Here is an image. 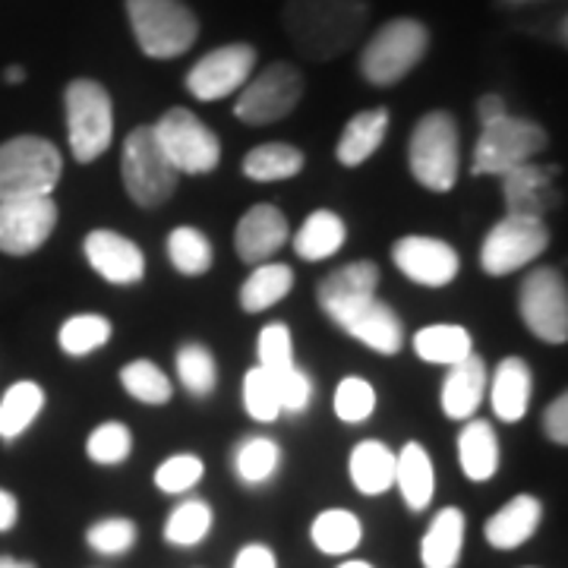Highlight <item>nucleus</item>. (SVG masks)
<instances>
[{
	"instance_id": "obj_48",
	"label": "nucleus",
	"mask_w": 568,
	"mask_h": 568,
	"mask_svg": "<svg viewBox=\"0 0 568 568\" xmlns=\"http://www.w3.org/2000/svg\"><path fill=\"white\" fill-rule=\"evenodd\" d=\"M544 429H547L549 443L568 446V395H559V398L544 410Z\"/></svg>"
},
{
	"instance_id": "obj_28",
	"label": "nucleus",
	"mask_w": 568,
	"mask_h": 568,
	"mask_svg": "<svg viewBox=\"0 0 568 568\" xmlns=\"http://www.w3.org/2000/svg\"><path fill=\"white\" fill-rule=\"evenodd\" d=\"M458 462L467 480L487 484L499 470V436L489 420H467L458 433Z\"/></svg>"
},
{
	"instance_id": "obj_33",
	"label": "nucleus",
	"mask_w": 568,
	"mask_h": 568,
	"mask_svg": "<svg viewBox=\"0 0 568 568\" xmlns=\"http://www.w3.org/2000/svg\"><path fill=\"white\" fill-rule=\"evenodd\" d=\"M44 407V388L39 383H13L0 398V439L13 443L39 420Z\"/></svg>"
},
{
	"instance_id": "obj_36",
	"label": "nucleus",
	"mask_w": 568,
	"mask_h": 568,
	"mask_svg": "<svg viewBox=\"0 0 568 568\" xmlns=\"http://www.w3.org/2000/svg\"><path fill=\"white\" fill-rule=\"evenodd\" d=\"M212 521H215V515H212V506L205 499H183L164 521V540L171 547H196L209 537Z\"/></svg>"
},
{
	"instance_id": "obj_49",
	"label": "nucleus",
	"mask_w": 568,
	"mask_h": 568,
	"mask_svg": "<svg viewBox=\"0 0 568 568\" xmlns=\"http://www.w3.org/2000/svg\"><path fill=\"white\" fill-rule=\"evenodd\" d=\"M234 568H278V559L265 544H246L234 556Z\"/></svg>"
},
{
	"instance_id": "obj_11",
	"label": "nucleus",
	"mask_w": 568,
	"mask_h": 568,
	"mask_svg": "<svg viewBox=\"0 0 568 568\" xmlns=\"http://www.w3.org/2000/svg\"><path fill=\"white\" fill-rule=\"evenodd\" d=\"M304 99V73L294 63L278 61L265 67L256 80H246L241 89L234 114L250 126H268L284 121Z\"/></svg>"
},
{
	"instance_id": "obj_24",
	"label": "nucleus",
	"mask_w": 568,
	"mask_h": 568,
	"mask_svg": "<svg viewBox=\"0 0 568 568\" xmlns=\"http://www.w3.org/2000/svg\"><path fill=\"white\" fill-rule=\"evenodd\" d=\"M388 133V108H366L361 114H354L345 123L338 145H335V159L345 168H361L366 159H373L379 152V145Z\"/></svg>"
},
{
	"instance_id": "obj_16",
	"label": "nucleus",
	"mask_w": 568,
	"mask_h": 568,
	"mask_svg": "<svg viewBox=\"0 0 568 568\" xmlns=\"http://www.w3.org/2000/svg\"><path fill=\"white\" fill-rule=\"evenodd\" d=\"M379 282H383L379 265L369 263V260H357V263L342 265V268L328 272L323 282H320V287H316L320 310L342 328L361 306H366L376 297Z\"/></svg>"
},
{
	"instance_id": "obj_54",
	"label": "nucleus",
	"mask_w": 568,
	"mask_h": 568,
	"mask_svg": "<svg viewBox=\"0 0 568 568\" xmlns=\"http://www.w3.org/2000/svg\"><path fill=\"white\" fill-rule=\"evenodd\" d=\"M338 568H373L369 562H364V559H347V562H342Z\"/></svg>"
},
{
	"instance_id": "obj_55",
	"label": "nucleus",
	"mask_w": 568,
	"mask_h": 568,
	"mask_svg": "<svg viewBox=\"0 0 568 568\" xmlns=\"http://www.w3.org/2000/svg\"><path fill=\"white\" fill-rule=\"evenodd\" d=\"M508 3H534V0H508Z\"/></svg>"
},
{
	"instance_id": "obj_39",
	"label": "nucleus",
	"mask_w": 568,
	"mask_h": 568,
	"mask_svg": "<svg viewBox=\"0 0 568 568\" xmlns=\"http://www.w3.org/2000/svg\"><path fill=\"white\" fill-rule=\"evenodd\" d=\"M174 364H178V379H181L183 388L190 395L205 398V395H212L215 386H219V364H215L212 351L200 345V342H186L178 351Z\"/></svg>"
},
{
	"instance_id": "obj_25",
	"label": "nucleus",
	"mask_w": 568,
	"mask_h": 568,
	"mask_svg": "<svg viewBox=\"0 0 568 568\" xmlns=\"http://www.w3.org/2000/svg\"><path fill=\"white\" fill-rule=\"evenodd\" d=\"M465 549V511L455 506L439 508L420 540L424 568H458Z\"/></svg>"
},
{
	"instance_id": "obj_29",
	"label": "nucleus",
	"mask_w": 568,
	"mask_h": 568,
	"mask_svg": "<svg viewBox=\"0 0 568 568\" xmlns=\"http://www.w3.org/2000/svg\"><path fill=\"white\" fill-rule=\"evenodd\" d=\"M345 219L332 209H316V212H310V219L294 234V253L306 263H323L328 256H335L345 246Z\"/></svg>"
},
{
	"instance_id": "obj_52",
	"label": "nucleus",
	"mask_w": 568,
	"mask_h": 568,
	"mask_svg": "<svg viewBox=\"0 0 568 568\" xmlns=\"http://www.w3.org/2000/svg\"><path fill=\"white\" fill-rule=\"evenodd\" d=\"M0 568H39L36 562H26V559H13V556H0Z\"/></svg>"
},
{
	"instance_id": "obj_45",
	"label": "nucleus",
	"mask_w": 568,
	"mask_h": 568,
	"mask_svg": "<svg viewBox=\"0 0 568 568\" xmlns=\"http://www.w3.org/2000/svg\"><path fill=\"white\" fill-rule=\"evenodd\" d=\"M205 477V465L200 455H190V452H183V455H171V458H164L159 470H155V487L168 493V496H181V493H190V489L196 487L200 480Z\"/></svg>"
},
{
	"instance_id": "obj_44",
	"label": "nucleus",
	"mask_w": 568,
	"mask_h": 568,
	"mask_svg": "<svg viewBox=\"0 0 568 568\" xmlns=\"http://www.w3.org/2000/svg\"><path fill=\"white\" fill-rule=\"evenodd\" d=\"M140 530L130 518H102L85 530V544L99 556H123L136 547Z\"/></svg>"
},
{
	"instance_id": "obj_13",
	"label": "nucleus",
	"mask_w": 568,
	"mask_h": 568,
	"mask_svg": "<svg viewBox=\"0 0 568 568\" xmlns=\"http://www.w3.org/2000/svg\"><path fill=\"white\" fill-rule=\"evenodd\" d=\"M256 67V48L234 41L209 51L203 61L193 63L186 73V92L200 102H222L227 95L241 92Z\"/></svg>"
},
{
	"instance_id": "obj_23",
	"label": "nucleus",
	"mask_w": 568,
	"mask_h": 568,
	"mask_svg": "<svg viewBox=\"0 0 568 568\" xmlns=\"http://www.w3.org/2000/svg\"><path fill=\"white\" fill-rule=\"evenodd\" d=\"M489 405L496 410L499 420L506 424H518L525 420L530 407V395H534V373L521 357H506L496 366L493 383H487Z\"/></svg>"
},
{
	"instance_id": "obj_15",
	"label": "nucleus",
	"mask_w": 568,
	"mask_h": 568,
	"mask_svg": "<svg viewBox=\"0 0 568 568\" xmlns=\"http://www.w3.org/2000/svg\"><path fill=\"white\" fill-rule=\"evenodd\" d=\"M392 263L398 272L420 287H446L462 272V256L443 237H426V234H407L398 237L392 246Z\"/></svg>"
},
{
	"instance_id": "obj_14",
	"label": "nucleus",
	"mask_w": 568,
	"mask_h": 568,
	"mask_svg": "<svg viewBox=\"0 0 568 568\" xmlns=\"http://www.w3.org/2000/svg\"><path fill=\"white\" fill-rule=\"evenodd\" d=\"M54 227H58V203L51 196L0 203V253L32 256L51 241Z\"/></svg>"
},
{
	"instance_id": "obj_56",
	"label": "nucleus",
	"mask_w": 568,
	"mask_h": 568,
	"mask_svg": "<svg viewBox=\"0 0 568 568\" xmlns=\"http://www.w3.org/2000/svg\"><path fill=\"white\" fill-rule=\"evenodd\" d=\"M530 568H534V566H530Z\"/></svg>"
},
{
	"instance_id": "obj_38",
	"label": "nucleus",
	"mask_w": 568,
	"mask_h": 568,
	"mask_svg": "<svg viewBox=\"0 0 568 568\" xmlns=\"http://www.w3.org/2000/svg\"><path fill=\"white\" fill-rule=\"evenodd\" d=\"M108 342H111V323L99 313H77L58 332V345L67 357H89Z\"/></svg>"
},
{
	"instance_id": "obj_17",
	"label": "nucleus",
	"mask_w": 568,
	"mask_h": 568,
	"mask_svg": "<svg viewBox=\"0 0 568 568\" xmlns=\"http://www.w3.org/2000/svg\"><path fill=\"white\" fill-rule=\"evenodd\" d=\"M556 174H559V168L537 164L534 159L503 171L499 181H503V200H506L508 215L544 219L549 209L562 203V193L556 186Z\"/></svg>"
},
{
	"instance_id": "obj_21",
	"label": "nucleus",
	"mask_w": 568,
	"mask_h": 568,
	"mask_svg": "<svg viewBox=\"0 0 568 568\" xmlns=\"http://www.w3.org/2000/svg\"><path fill=\"white\" fill-rule=\"evenodd\" d=\"M487 364L477 354L465 357L462 364L448 366L443 395H439L443 414L448 420H470L487 398Z\"/></svg>"
},
{
	"instance_id": "obj_22",
	"label": "nucleus",
	"mask_w": 568,
	"mask_h": 568,
	"mask_svg": "<svg viewBox=\"0 0 568 568\" xmlns=\"http://www.w3.org/2000/svg\"><path fill=\"white\" fill-rule=\"evenodd\" d=\"M342 332H347L354 342H361L369 351H376V354H398L402 347H405V328H402V320H398V313L386 304V301H379V297H373L369 304L361 306L345 325H342Z\"/></svg>"
},
{
	"instance_id": "obj_7",
	"label": "nucleus",
	"mask_w": 568,
	"mask_h": 568,
	"mask_svg": "<svg viewBox=\"0 0 568 568\" xmlns=\"http://www.w3.org/2000/svg\"><path fill=\"white\" fill-rule=\"evenodd\" d=\"M121 178L126 196L140 209H159L174 196L181 171L164 155L152 126H136L123 140Z\"/></svg>"
},
{
	"instance_id": "obj_53",
	"label": "nucleus",
	"mask_w": 568,
	"mask_h": 568,
	"mask_svg": "<svg viewBox=\"0 0 568 568\" xmlns=\"http://www.w3.org/2000/svg\"><path fill=\"white\" fill-rule=\"evenodd\" d=\"M3 80L13 82V85H17V82L26 80V70H22V67H17V63H13V67H7V73H3Z\"/></svg>"
},
{
	"instance_id": "obj_46",
	"label": "nucleus",
	"mask_w": 568,
	"mask_h": 568,
	"mask_svg": "<svg viewBox=\"0 0 568 568\" xmlns=\"http://www.w3.org/2000/svg\"><path fill=\"white\" fill-rule=\"evenodd\" d=\"M256 354H260V366L268 369V373L294 364V338H291V328L282 323L265 325L263 332H260V342H256Z\"/></svg>"
},
{
	"instance_id": "obj_43",
	"label": "nucleus",
	"mask_w": 568,
	"mask_h": 568,
	"mask_svg": "<svg viewBox=\"0 0 568 568\" xmlns=\"http://www.w3.org/2000/svg\"><path fill=\"white\" fill-rule=\"evenodd\" d=\"M376 410V388L364 376H347L335 388V414L342 424H366Z\"/></svg>"
},
{
	"instance_id": "obj_4",
	"label": "nucleus",
	"mask_w": 568,
	"mask_h": 568,
	"mask_svg": "<svg viewBox=\"0 0 568 568\" xmlns=\"http://www.w3.org/2000/svg\"><path fill=\"white\" fill-rule=\"evenodd\" d=\"M61 171V152L44 136H13L0 142V203L51 196Z\"/></svg>"
},
{
	"instance_id": "obj_9",
	"label": "nucleus",
	"mask_w": 568,
	"mask_h": 568,
	"mask_svg": "<svg viewBox=\"0 0 568 568\" xmlns=\"http://www.w3.org/2000/svg\"><path fill=\"white\" fill-rule=\"evenodd\" d=\"M152 133L181 174H212L222 164V140L190 108H168Z\"/></svg>"
},
{
	"instance_id": "obj_3",
	"label": "nucleus",
	"mask_w": 568,
	"mask_h": 568,
	"mask_svg": "<svg viewBox=\"0 0 568 568\" xmlns=\"http://www.w3.org/2000/svg\"><path fill=\"white\" fill-rule=\"evenodd\" d=\"M126 17L145 58L174 61L200 39V20L183 0H126Z\"/></svg>"
},
{
	"instance_id": "obj_42",
	"label": "nucleus",
	"mask_w": 568,
	"mask_h": 568,
	"mask_svg": "<svg viewBox=\"0 0 568 568\" xmlns=\"http://www.w3.org/2000/svg\"><path fill=\"white\" fill-rule=\"evenodd\" d=\"M244 407L246 414L260 424H272L278 420L282 410V398H278V386H275V376L263 369V366H253L246 369L244 376Z\"/></svg>"
},
{
	"instance_id": "obj_50",
	"label": "nucleus",
	"mask_w": 568,
	"mask_h": 568,
	"mask_svg": "<svg viewBox=\"0 0 568 568\" xmlns=\"http://www.w3.org/2000/svg\"><path fill=\"white\" fill-rule=\"evenodd\" d=\"M506 114H508L506 99H503V95H496V92H489V95H484V99L477 102V121H480V126L499 121V118H506Z\"/></svg>"
},
{
	"instance_id": "obj_47",
	"label": "nucleus",
	"mask_w": 568,
	"mask_h": 568,
	"mask_svg": "<svg viewBox=\"0 0 568 568\" xmlns=\"http://www.w3.org/2000/svg\"><path fill=\"white\" fill-rule=\"evenodd\" d=\"M272 376H275V386H278L282 410H287V414H304L310 402H313V379L297 364L275 369Z\"/></svg>"
},
{
	"instance_id": "obj_1",
	"label": "nucleus",
	"mask_w": 568,
	"mask_h": 568,
	"mask_svg": "<svg viewBox=\"0 0 568 568\" xmlns=\"http://www.w3.org/2000/svg\"><path fill=\"white\" fill-rule=\"evenodd\" d=\"M284 29L294 48L310 61H332L361 39L369 3L366 0H287Z\"/></svg>"
},
{
	"instance_id": "obj_26",
	"label": "nucleus",
	"mask_w": 568,
	"mask_h": 568,
	"mask_svg": "<svg viewBox=\"0 0 568 568\" xmlns=\"http://www.w3.org/2000/svg\"><path fill=\"white\" fill-rule=\"evenodd\" d=\"M395 487L402 489V499L410 511H424L436 496V467L420 443H407L395 455Z\"/></svg>"
},
{
	"instance_id": "obj_40",
	"label": "nucleus",
	"mask_w": 568,
	"mask_h": 568,
	"mask_svg": "<svg viewBox=\"0 0 568 568\" xmlns=\"http://www.w3.org/2000/svg\"><path fill=\"white\" fill-rule=\"evenodd\" d=\"M121 386L130 398H136L142 405H168L174 395L168 373L155 361H133L123 366Z\"/></svg>"
},
{
	"instance_id": "obj_27",
	"label": "nucleus",
	"mask_w": 568,
	"mask_h": 568,
	"mask_svg": "<svg viewBox=\"0 0 568 568\" xmlns=\"http://www.w3.org/2000/svg\"><path fill=\"white\" fill-rule=\"evenodd\" d=\"M347 477L364 496H383L395 487V452L379 439L357 443L347 458Z\"/></svg>"
},
{
	"instance_id": "obj_6",
	"label": "nucleus",
	"mask_w": 568,
	"mask_h": 568,
	"mask_svg": "<svg viewBox=\"0 0 568 568\" xmlns=\"http://www.w3.org/2000/svg\"><path fill=\"white\" fill-rule=\"evenodd\" d=\"M67 108V140L80 164L102 159L114 140V108L102 82L73 80L63 92Z\"/></svg>"
},
{
	"instance_id": "obj_12",
	"label": "nucleus",
	"mask_w": 568,
	"mask_h": 568,
	"mask_svg": "<svg viewBox=\"0 0 568 568\" xmlns=\"http://www.w3.org/2000/svg\"><path fill=\"white\" fill-rule=\"evenodd\" d=\"M521 323L528 325L540 342L547 345H566L568 342V287L562 272L537 265L521 282L518 294Z\"/></svg>"
},
{
	"instance_id": "obj_10",
	"label": "nucleus",
	"mask_w": 568,
	"mask_h": 568,
	"mask_svg": "<svg viewBox=\"0 0 568 568\" xmlns=\"http://www.w3.org/2000/svg\"><path fill=\"white\" fill-rule=\"evenodd\" d=\"M549 246V227L544 219L528 215H506L499 224L489 227L480 246V268L493 278H506L511 272H521L525 265L540 260Z\"/></svg>"
},
{
	"instance_id": "obj_34",
	"label": "nucleus",
	"mask_w": 568,
	"mask_h": 568,
	"mask_svg": "<svg viewBox=\"0 0 568 568\" xmlns=\"http://www.w3.org/2000/svg\"><path fill=\"white\" fill-rule=\"evenodd\" d=\"M304 152L297 145H287V142H265L256 145L253 152L244 155V174L250 181L260 183H275L287 181V178H297L304 171Z\"/></svg>"
},
{
	"instance_id": "obj_30",
	"label": "nucleus",
	"mask_w": 568,
	"mask_h": 568,
	"mask_svg": "<svg viewBox=\"0 0 568 568\" xmlns=\"http://www.w3.org/2000/svg\"><path fill=\"white\" fill-rule=\"evenodd\" d=\"M414 354L426 361V364H443L455 366L462 364L465 357L474 354V338L465 325H426L414 335Z\"/></svg>"
},
{
	"instance_id": "obj_37",
	"label": "nucleus",
	"mask_w": 568,
	"mask_h": 568,
	"mask_svg": "<svg viewBox=\"0 0 568 568\" xmlns=\"http://www.w3.org/2000/svg\"><path fill=\"white\" fill-rule=\"evenodd\" d=\"M168 260L186 278L205 275L212 268V241L200 227H190V224L174 227L168 234Z\"/></svg>"
},
{
	"instance_id": "obj_19",
	"label": "nucleus",
	"mask_w": 568,
	"mask_h": 568,
	"mask_svg": "<svg viewBox=\"0 0 568 568\" xmlns=\"http://www.w3.org/2000/svg\"><path fill=\"white\" fill-rule=\"evenodd\" d=\"M287 244V219L278 205L260 203L246 209L234 231V250L246 265L268 263Z\"/></svg>"
},
{
	"instance_id": "obj_18",
	"label": "nucleus",
	"mask_w": 568,
	"mask_h": 568,
	"mask_svg": "<svg viewBox=\"0 0 568 568\" xmlns=\"http://www.w3.org/2000/svg\"><path fill=\"white\" fill-rule=\"evenodd\" d=\"M82 253L92 265V272L108 284L126 287V284H140L145 278L142 250L118 231H108V227L89 231L82 241Z\"/></svg>"
},
{
	"instance_id": "obj_2",
	"label": "nucleus",
	"mask_w": 568,
	"mask_h": 568,
	"mask_svg": "<svg viewBox=\"0 0 568 568\" xmlns=\"http://www.w3.org/2000/svg\"><path fill=\"white\" fill-rule=\"evenodd\" d=\"M407 168L429 193L455 190L462 171V140L458 123L448 111H429L417 121L407 145Z\"/></svg>"
},
{
	"instance_id": "obj_8",
	"label": "nucleus",
	"mask_w": 568,
	"mask_h": 568,
	"mask_svg": "<svg viewBox=\"0 0 568 568\" xmlns=\"http://www.w3.org/2000/svg\"><path fill=\"white\" fill-rule=\"evenodd\" d=\"M549 136L540 123L521 121V118H499V121L480 126V140L474 145V162H470V174H493L499 178L503 171L515 168V164L530 162L540 152H547Z\"/></svg>"
},
{
	"instance_id": "obj_51",
	"label": "nucleus",
	"mask_w": 568,
	"mask_h": 568,
	"mask_svg": "<svg viewBox=\"0 0 568 568\" xmlns=\"http://www.w3.org/2000/svg\"><path fill=\"white\" fill-rule=\"evenodd\" d=\"M17 521H20V503H17V496L7 493V489H0V534L17 528Z\"/></svg>"
},
{
	"instance_id": "obj_20",
	"label": "nucleus",
	"mask_w": 568,
	"mask_h": 568,
	"mask_svg": "<svg viewBox=\"0 0 568 568\" xmlns=\"http://www.w3.org/2000/svg\"><path fill=\"white\" fill-rule=\"evenodd\" d=\"M544 521V503L530 493H518L515 499H508L484 528V537L493 549H518L528 544Z\"/></svg>"
},
{
	"instance_id": "obj_41",
	"label": "nucleus",
	"mask_w": 568,
	"mask_h": 568,
	"mask_svg": "<svg viewBox=\"0 0 568 568\" xmlns=\"http://www.w3.org/2000/svg\"><path fill=\"white\" fill-rule=\"evenodd\" d=\"M85 455L89 462L102 467L123 465L133 455V433L130 426L121 420H108V424L95 426L85 439Z\"/></svg>"
},
{
	"instance_id": "obj_5",
	"label": "nucleus",
	"mask_w": 568,
	"mask_h": 568,
	"mask_svg": "<svg viewBox=\"0 0 568 568\" xmlns=\"http://www.w3.org/2000/svg\"><path fill=\"white\" fill-rule=\"evenodd\" d=\"M426 51H429V29L424 22L410 17L388 20L361 51V77L369 85H395L417 70Z\"/></svg>"
},
{
	"instance_id": "obj_31",
	"label": "nucleus",
	"mask_w": 568,
	"mask_h": 568,
	"mask_svg": "<svg viewBox=\"0 0 568 568\" xmlns=\"http://www.w3.org/2000/svg\"><path fill=\"white\" fill-rule=\"evenodd\" d=\"M310 540L325 556H345V552H354V549L361 547L364 525L347 508H325L310 525Z\"/></svg>"
},
{
	"instance_id": "obj_35",
	"label": "nucleus",
	"mask_w": 568,
	"mask_h": 568,
	"mask_svg": "<svg viewBox=\"0 0 568 568\" xmlns=\"http://www.w3.org/2000/svg\"><path fill=\"white\" fill-rule=\"evenodd\" d=\"M282 467V446L268 436L244 439L234 452V474L246 487H263Z\"/></svg>"
},
{
	"instance_id": "obj_32",
	"label": "nucleus",
	"mask_w": 568,
	"mask_h": 568,
	"mask_svg": "<svg viewBox=\"0 0 568 568\" xmlns=\"http://www.w3.org/2000/svg\"><path fill=\"white\" fill-rule=\"evenodd\" d=\"M294 287V268L284 263H260L241 284V310L263 313L268 306L282 304Z\"/></svg>"
}]
</instances>
